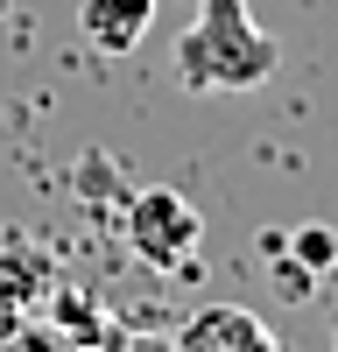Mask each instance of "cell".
Wrapping results in <instances>:
<instances>
[{
    "instance_id": "3957f363",
    "label": "cell",
    "mask_w": 338,
    "mask_h": 352,
    "mask_svg": "<svg viewBox=\"0 0 338 352\" xmlns=\"http://www.w3.org/2000/svg\"><path fill=\"white\" fill-rule=\"evenodd\" d=\"M169 352H282V345H275V331H268L254 310H240V303H205V310H190L183 324H177Z\"/></svg>"
},
{
    "instance_id": "ba28073f",
    "label": "cell",
    "mask_w": 338,
    "mask_h": 352,
    "mask_svg": "<svg viewBox=\"0 0 338 352\" xmlns=\"http://www.w3.org/2000/svg\"><path fill=\"white\" fill-rule=\"evenodd\" d=\"M331 275H338V268H331Z\"/></svg>"
},
{
    "instance_id": "7a4b0ae2",
    "label": "cell",
    "mask_w": 338,
    "mask_h": 352,
    "mask_svg": "<svg viewBox=\"0 0 338 352\" xmlns=\"http://www.w3.org/2000/svg\"><path fill=\"white\" fill-rule=\"evenodd\" d=\"M127 247H134V261H148L155 275H177V268L197 261V247H205V219H197V204L183 190L148 184L127 204Z\"/></svg>"
},
{
    "instance_id": "52a82bcc",
    "label": "cell",
    "mask_w": 338,
    "mask_h": 352,
    "mask_svg": "<svg viewBox=\"0 0 338 352\" xmlns=\"http://www.w3.org/2000/svg\"><path fill=\"white\" fill-rule=\"evenodd\" d=\"M331 345H338V324H331Z\"/></svg>"
},
{
    "instance_id": "277c9868",
    "label": "cell",
    "mask_w": 338,
    "mask_h": 352,
    "mask_svg": "<svg viewBox=\"0 0 338 352\" xmlns=\"http://www.w3.org/2000/svg\"><path fill=\"white\" fill-rule=\"evenodd\" d=\"M56 289V261L43 240H28V232H0V303H14L21 317L36 310L43 296Z\"/></svg>"
},
{
    "instance_id": "8992f818",
    "label": "cell",
    "mask_w": 338,
    "mask_h": 352,
    "mask_svg": "<svg viewBox=\"0 0 338 352\" xmlns=\"http://www.w3.org/2000/svg\"><path fill=\"white\" fill-rule=\"evenodd\" d=\"M289 254H296V275H331L338 268V232L331 226H296Z\"/></svg>"
},
{
    "instance_id": "5b68a950",
    "label": "cell",
    "mask_w": 338,
    "mask_h": 352,
    "mask_svg": "<svg viewBox=\"0 0 338 352\" xmlns=\"http://www.w3.org/2000/svg\"><path fill=\"white\" fill-rule=\"evenodd\" d=\"M148 21H155V0H84L78 8V28L99 56H127L148 36Z\"/></svg>"
},
{
    "instance_id": "6da1fadb",
    "label": "cell",
    "mask_w": 338,
    "mask_h": 352,
    "mask_svg": "<svg viewBox=\"0 0 338 352\" xmlns=\"http://www.w3.org/2000/svg\"><path fill=\"white\" fill-rule=\"evenodd\" d=\"M169 71H177L183 92L225 99V92H261L282 71V50H275V36H261L247 0H197V21L177 36Z\"/></svg>"
}]
</instances>
